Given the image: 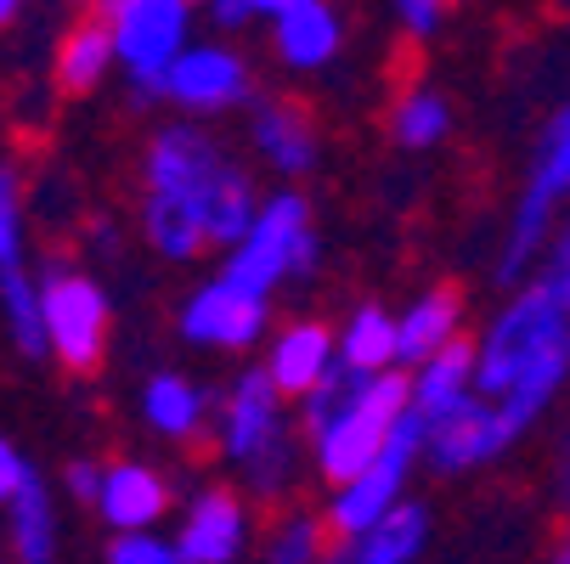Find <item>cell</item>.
Returning a JSON list of instances; mask_svg holds the SVG:
<instances>
[{"instance_id": "cell-16", "label": "cell", "mask_w": 570, "mask_h": 564, "mask_svg": "<svg viewBox=\"0 0 570 564\" xmlns=\"http://www.w3.org/2000/svg\"><path fill=\"white\" fill-rule=\"evenodd\" d=\"M266 384L288 400V407H299L305 395H316L322 384H328L340 373V334L328 328V321H316V316H288L272 328L261 362Z\"/></svg>"}, {"instance_id": "cell-19", "label": "cell", "mask_w": 570, "mask_h": 564, "mask_svg": "<svg viewBox=\"0 0 570 564\" xmlns=\"http://www.w3.org/2000/svg\"><path fill=\"white\" fill-rule=\"evenodd\" d=\"M474 400H480V389H474V350L469 345H458V350L406 373V413H413L419 429L452 424L458 413L474 407Z\"/></svg>"}, {"instance_id": "cell-31", "label": "cell", "mask_w": 570, "mask_h": 564, "mask_svg": "<svg viewBox=\"0 0 570 564\" xmlns=\"http://www.w3.org/2000/svg\"><path fill=\"white\" fill-rule=\"evenodd\" d=\"M102 564H181V553H176L170 536L147 531V536H108Z\"/></svg>"}, {"instance_id": "cell-6", "label": "cell", "mask_w": 570, "mask_h": 564, "mask_svg": "<svg viewBox=\"0 0 570 564\" xmlns=\"http://www.w3.org/2000/svg\"><path fill=\"white\" fill-rule=\"evenodd\" d=\"M322 260V237H316V209L299 187H277L261 198L249 231L220 255L215 271H226L232 283L255 288L261 299H277V288L311 277Z\"/></svg>"}, {"instance_id": "cell-40", "label": "cell", "mask_w": 570, "mask_h": 564, "mask_svg": "<svg viewBox=\"0 0 570 564\" xmlns=\"http://www.w3.org/2000/svg\"><path fill=\"white\" fill-rule=\"evenodd\" d=\"M328 564H334V558H328Z\"/></svg>"}, {"instance_id": "cell-35", "label": "cell", "mask_w": 570, "mask_h": 564, "mask_svg": "<svg viewBox=\"0 0 570 564\" xmlns=\"http://www.w3.org/2000/svg\"><path fill=\"white\" fill-rule=\"evenodd\" d=\"M542 564H570V525H559V536L548 542V553H542Z\"/></svg>"}, {"instance_id": "cell-12", "label": "cell", "mask_w": 570, "mask_h": 564, "mask_svg": "<svg viewBox=\"0 0 570 564\" xmlns=\"http://www.w3.org/2000/svg\"><path fill=\"white\" fill-rule=\"evenodd\" d=\"M261 536V508L243 497L232 479H204L176 508L170 542L181 564H243V553Z\"/></svg>"}, {"instance_id": "cell-25", "label": "cell", "mask_w": 570, "mask_h": 564, "mask_svg": "<svg viewBox=\"0 0 570 564\" xmlns=\"http://www.w3.org/2000/svg\"><path fill=\"white\" fill-rule=\"evenodd\" d=\"M334 334H340V367L345 373H356V378L401 373V362H395V310L356 305Z\"/></svg>"}, {"instance_id": "cell-13", "label": "cell", "mask_w": 570, "mask_h": 564, "mask_svg": "<svg viewBox=\"0 0 570 564\" xmlns=\"http://www.w3.org/2000/svg\"><path fill=\"white\" fill-rule=\"evenodd\" d=\"M243 141L261 165L283 181H305L322 165V119L305 97L288 91H261L243 113Z\"/></svg>"}, {"instance_id": "cell-20", "label": "cell", "mask_w": 570, "mask_h": 564, "mask_svg": "<svg viewBox=\"0 0 570 564\" xmlns=\"http://www.w3.org/2000/svg\"><path fill=\"white\" fill-rule=\"evenodd\" d=\"M114 73H119L114 68V40H108L102 12L91 7V12H79L51 46V91L57 97H91Z\"/></svg>"}, {"instance_id": "cell-5", "label": "cell", "mask_w": 570, "mask_h": 564, "mask_svg": "<svg viewBox=\"0 0 570 564\" xmlns=\"http://www.w3.org/2000/svg\"><path fill=\"white\" fill-rule=\"evenodd\" d=\"M564 215H570V102H559L548 113V125L537 130L520 192L509 204V226H503V244H498V266H492V277L509 294L531 283L548 237Z\"/></svg>"}, {"instance_id": "cell-3", "label": "cell", "mask_w": 570, "mask_h": 564, "mask_svg": "<svg viewBox=\"0 0 570 564\" xmlns=\"http://www.w3.org/2000/svg\"><path fill=\"white\" fill-rule=\"evenodd\" d=\"M215 457L237 474L232 486L249 497L255 508L277 514L299 503V479L311 474L294 407L266 384L261 367H243L226 389H215V429H209Z\"/></svg>"}, {"instance_id": "cell-29", "label": "cell", "mask_w": 570, "mask_h": 564, "mask_svg": "<svg viewBox=\"0 0 570 564\" xmlns=\"http://www.w3.org/2000/svg\"><path fill=\"white\" fill-rule=\"evenodd\" d=\"M446 23H452L446 0H401L395 7V29H401V40H413V46H435Z\"/></svg>"}, {"instance_id": "cell-36", "label": "cell", "mask_w": 570, "mask_h": 564, "mask_svg": "<svg viewBox=\"0 0 570 564\" xmlns=\"http://www.w3.org/2000/svg\"><path fill=\"white\" fill-rule=\"evenodd\" d=\"M23 23V0H0V34Z\"/></svg>"}, {"instance_id": "cell-8", "label": "cell", "mask_w": 570, "mask_h": 564, "mask_svg": "<svg viewBox=\"0 0 570 564\" xmlns=\"http://www.w3.org/2000/svg\"><path fill=\"white\" fill-rule=\"evenodd\" d=\"M102 23L114 40V68L136 102H165V73L193 46L198 7L187 0H102Z\"/></svg>"}, {"instance_id": "cell-15", "label": "cell", "mask_w": 570, "mask_h": 564, "mask_svg": "<svg viewBox=\"0 0 570 564\" xmlns=\"http://www.w3.org/2000/svg\"><path fill=\"white\" fill-rule=\"evenodd\" d=\"M261 34L288 73H328L345 57L351 18L328 0H266Z\"/></svg>"}, {"instance_id": "cell-33", "label": "cell", "mask_w": 570, "mask_h": 564, "mask_svg": "<svg viewBox=\"0 0 570 564\" xmlns=\"http://www.w3.org/2000/svg\"><path fill=\"white\" fill-rule=\"evenodd\" d=\"M548 497H553V514H559V525H570V424L559 429V441H553V457H548Z\"/></svg>"}, {"instance_id": "cell-10", "label": "cell", "mask_w": 570, "mask_h": 564, "mask_svg": "<svg viewBox=\"0 0 570 564\" xmlns=\"http://www.w3.org/2000/svg\"><path fill=\"white\" fill-rule=\"evenodd\" d=\"M255 68L232 40H193L176 68L165 73V102L176 108V119H193V125H215L226 113H249L255 102Z\"/></svg>"}, {"instance_id": "cell-18", "label": "cell", "mask_w": 570, "mask_h": 564, "mask_svg": "<svg viewBox=\"0 0 570 564\" xmlns=\"http://www.w3.org/2000/svg\"><path fill=\"white\" fill-rule=\"evenodd\" d=\"M136 407H141V424H147L158 441H170V446H209V429H215V389H204L193 373H181V367L147 373Z\"/></svg>"}, {"instance_id": "cell-23", "label": "cell", "mask_w": 570, "mask_h": 564, "mask_svg": "<svg viewBox=\"0 0 570 564\" xmlns=\"http://www.w3.org/2000/svg\"><path fill=\"white\" fill-rule=\"evenodd\" d=\"M255 558L261 564H328L334 558V531L322 520V508L288 503L277 514H266L261 536H255Z\"/></svg>"}, {"instance_id": "cell-7", "label": "cell", "mask_w": 570, "mask_h": 564, "mask_svg": "<svg viewBox=\"0 0 570 564\" xmlns=\"http://www.w3.org/2000/svg\"><path fill=\"white\" fill-rule=\"evenodd\" d=\"M40 334H46V362H57L62 373L86 378L108 362V339H114V299L108 288L73 266L68 255H51L40 271Z\"/></svg>"}, {"instance_id": "cell-21", "label": "cell", "mask_w": 570, "mask_h": 564, "mask_svg": "<svg viewBox=\"0 0 570 564\" xmlns=\"http://www.w3.org/2000/svg\"><path fill=\"white\" fill-rule=\"evenodd\" d=\"M430 531H435V514L430 503L406 497L401 508H390L379 525L334 542V564H419L424 547H430Z\"/></svg>"}, {"instance_id": "cell-26", "label": "cell", "mask_w": 570, "mask_h": 564, "mask_svg": "<svg viewBox=\"0 0 570 564\" xmlns=\"http://www.w3.org/2000/svg\"><path fill=\"white\" fill-rule=\"evenodd\" d=\"M35 215V198H29V181L18 165H0V277L7 271H35L29 266V220Z\"/></svg>"}, {"instance_id": "cell-27", "label": "cell", "mask_w": 570, "mask_h": 564, "mask_svg": "<svg viewBox=\"0 0 570 564\" xmlns=\"http://www.w3.org/2000/svg\"><path fill=\"white\" fill-rule=\"evenodd\" d=\"M0 321L18 345V356L46 362V334H40V283L35 271H7L0 277Z\"/></svg>"}, {"instance_id": "cell-32", "label": "cell", "mask_w": 570, "mask_h": 564, "mask_svg": "<svg viewBox=\"0 0 570 564\" xmlns=\"http://www.w3.org/2000/svg\"><path fill=\"white\" fill-rule=\"evenodd\" d=\"M40 468L18 452V441H7V435H0V514H7L12 508V497L29 486V479H35Z\"/></svg>"}, {"instance_id": "cell-24", "label": "cell", "mask_w": 570, "mask_h": 564, "mask_svg": "<svg viewBox=\"0 0 570 564\" xmlns=\"http://www.w3.org/2000/svg\"><path fill=\"white\" fill-rule=\"evenodd\" d=\"M384 130L401 152H430L452 136V102L446 91L424 86V79H406V86L390 97V113H384Z\"/></svg>"}, {"instance_id": "cell-22", "label": "cell", "mask_w": 570, "mask_h": 564, "mask_svg": "<svg viewBox=\"0 0 570 564\" xmlns=\"http://www.w3.org/2000/svg\"><path fill=\"white\" fill-rule=\"evenodd\" d=\"M0 547L12 564H57L62 553V514H57V492L35 474L29 486L12 497L7 520H0Z\"/></svg>"}, {"instance_id": "cell-38", "label": "cell", "mask_w": 570, "mask_h": 564, "mask_svg": "<svg viewBox=\"0 0 570 564\" xmlns=\"http://www.w3.org/2000/svg\"><path fill=\"white\" fill-rule=\"evenodd\" d=\"M0 558H7V547H0Z\"/></svg>"}, {"instance_id": "cell-39", "label": "cell", "mask_w": 570, "mask_h": 564, "mask_svg": "<svg viewBox=\"0 0 570 564\" xmlns=\"http://www.w3.org/2000/svg\"><path fill=\"white\" fill-rule=\"evenodd\" d=\"M0 564H12V558H0Z\"/></svg>"}, {"instance_id": "cell-14", "label": "cell", "mask_w": 570, "mask_h": 564, "mask_svg": "<svg viewBox=\"0 0 570 564\" xmlns=\"http://www.w3.org/2000/svg\"><path fill=\"white\" fill-rule=\"evenodd\" d=\"M181 508V486L170 468H158L147 457H114L102 463V492H97V520L114 536H147L165 520H176Z\"/></svg>"}, {"instance_id": "cell-30", "label": "cell", "mask_w": 570, "mask_h": 564, "mask_svg": "<svg viewBox=\"0 0 570 564\" xmlns=\"http://www.w3.org/2000/svg\"><path fill=\"white\" fill-rule=\"evenodd\" d=\"M204 23L215 40H237V34H255L266 23V0H209Z\"/></svg>"}, {"instance_id": "cell-34", "label": "cell", "mask_w": 570, "mask_h": 564, "mask_svg": "<svg viewBox=\"0 0 570 564\" xmlns=\"http://www.w3.org/2000/svg\"><path fill=\"white\" fill-rule=\"evenodd\" d=\"M62 492H68L73 503L97 508V492H102V463H97V457H73V463L62 468Z\"/></svg>"}, {"instance_id": "cell-37", "label": "cell", "mask_w": 570, "mask_h": 564, "mask_svg": "<svg viewBox=\"0 0 570 564\" xmlns=\"http://www.w3.org/2000/svg\"><path fill=\"white\" fill-rule=\"evenodd\" d=\"M0 136H7V108H0Z\"/></svg>"}, {"instance_id": "cell-28", "label": "cell", "mask_w": 570, "mask_h": 564, "mask_svg": "<svg viewBox=\"0 0 570 564\" xmlns=\"http://www.w3.org/2000/svg\"><path fill=\"white\" fill-rule=\"evenodd\" d=\"M531 288L548 294L559 310H570V215L553 226L548 249H542V260H537V271H531Z\"/></svg>"}, {"instance_id": "cell-4", "label": "cell", "mask_w": 570, "mask_h": 564, "mask_svg": "<svg viewBox=\"0 0 570 564\" xmlns=\"http://www.w3.org/2000/svg\"><path fill=\"white\" fill-rule=\"evenodd\" d=\"M406 413V373H379V378H356V373H334L316 395H305L294 407L311 474L322 486H345L351 474H362L395 435Z\"/></svg>"}, {"instance_id": "cell-17", "label": "cell", "mask_w": 570, "mask_h": 564, "mask_svg": "<svg viewBox=\"0 0 570 564\" xmlns=\"http://www.w3.org/2000/svg\"><path fill=\"white\" fill-rule=\"evenodd\" d=\"M469 345V299L463 288L452 283H435V288H419L395 310V362L401 373H413L446 350Z\"/></svg>"}, {"instance_id": "cell-1", "label": "cell", "mask_w": 570, "mask_h": 564, "mask_svg": "<svg viewBox=\"0 0 570 564\" xmlns=\"http://www.w3.org/2000/svg\"><path fill=\"white\" fill-rule=\"evenodd\" d=\"M136 181H141V204H136L141 237L170 266L226 255L249 231L266 198L255 170L243 165V152L215 125H193V119L153 125V136L141 141Z\"/></svg>"}, {"instance_id": "cell-11", "label": "cell", "mask_w": 570, "mask_h": 564, "mask_svg": "<svg viewBox=\"0 0 570 564\" xmlns=\"http://www.w3.org/2000/svg\"><path fill=\"white\" fill-rule=\"evenodd\" d=\"M419 468H424V435H419L413 418H406L401 435H395L362 474H351L345 486H334L328 497H322V520H328L334 542H345V536L379 525L390 508H401L406 497H413V474H419Z\"/></svg>"}, {"instance_id": "cell-9", "label": "cell", "mask_w": 570, "mask_h": 564, "mask_svg": "<svg viewBox=\"0 0 570 564\" xmlns=\"http://www.w3.org/2000/svg\"><path fill=\"white\" fill-rule=\"evenodd\" d=\"M272 299H261L255 288L232 283L226 271H209L204 283L187 288V299L176 305V334L193 345V350H209V356H249V350H266L272 339Z\"/></svg>"}, {"instance_id": "cell-2", "label": "cell", "mask_w": 570, "mask_h": 564, "mask_svg": "<svg viewBox=\"0 0 570 564\" xmlns=\"http://www.w3.org/2000/svg\"><path fill=\"white\" fill-rule=\"evenodd\" d=\"M469 350L480 400L525 441L570 389V310L525 283L469 334Z\"/></svg>"}]
</instances>
